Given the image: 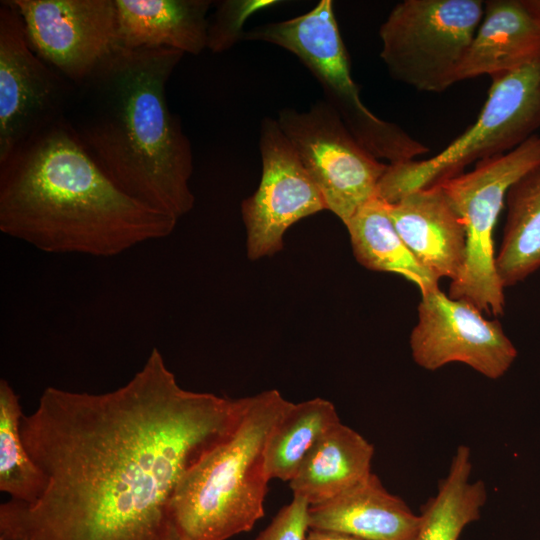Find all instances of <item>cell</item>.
<instances>
[{"mask_svg":"<svg viewBox=\"0 0 540 540\" xmlns=\"http://www.w3.org/2000/svg\"><path fill=\"white\" fill-rule=\"evenodd\" d=\"M491 78L476 121L434 156L389 164L376 197L394 203L461 174L475 161L505 154L535 135L540 128V56Z\"/></svg>","mask_w":540,"mask_h":540,"instance_id":"5b68a950","label":"cell"},{"mask_svg":"<svg viewBox=\"0 0 540 540\" xmlns=\"http://www.w3.org/2000/svg\"><path fill=\"white\" fill-rule=\"evenodd\" d=\"M243 39L274 44L296 55L319 81L326 102L349 132L377 159L395 164L429 152L397 124L380 119L363 104L331 0H321L300 16L255 27L243 33Z\"/></svg>","mask_w":540,"mask_h":540,"instance_id":"8992f818","label":"cell"},{"mask_svg":"<svg viewBox=\"0 0 540 540\" xmlns=\"http://www.w3.org/2000/svg\"><path fill=\"white\" fill-rule=\"evenodd\" d=\"M484 15L481 0H405L380 26V57L390 76L441 93L457 76Z\"/></svg>","mask_w":540,"mask_h":540,"instance_id":"ba28073f","label":"cell"},{"mask_svg":"<svg viewBox=\"0 0 540 540\" xmlns=\"http://www.w3.org/2000/svg\"><path fill=\"white\" fill-rule=\"evenodd\" d=\"M277 122L322 193L327 210L344 224L376 197L389 164L368 152L326 101L304 112L284 108Z\"/></svg>","mask_w":540,"mask_h":540,"instance_id":"9c48e42d","label":"cell"},{"mask_svg":"<svg viewBox=\"0 0 540 540\" xmlns=\"http://www.w3.org/2000/svg\"><path fill=\"white\" fill-rule=\"evenodd\" d=\"M472 467L470 448L458 446L436 494L421 508L415 540H458L467 525L480 519L487 488L482 480H471Z\"/></svg>","mask_w":540,"mask_h":540,"instance_id":"44dd1931","label":"cell"},{"mask_svg":"<svg viewBox=\"0 0 540 540\" xmlns=\"http://www.w3.org/2000/svg\"><path fill=\"white\" fill-rule=\"evenodd\" d=\"M0 540H17V539H11V538L0 536Z\"/></svg>","mask_w":540,"mask_h":540,"instance_id":"4316f807","label":"cell"},{"mask_svg":"<svg viewBox=\"0 0 540 540\" xmlns=\"http://www.w3.org/2000/svg\"><path fill=\"white\" fill-rule=\"evenodd\" d=\"M504 231L495 266L504 288L540 268V164L508 190Z\"/></svg>","mask_w":540,"mask_h":540,"instance_id":"d6986e66","label":"cell"},{"mask_svg":"<svg viewBox=\"0 0 540 540\" xmlns=\"http://www.w3.org/2000/svg\"><path fill=\"white\" fill-rule=\"evenodd\" d=\"M31 49L74 84L119 46L115 0H11Z\"/></svg>","mask_w":540,"mask_h":540,"instance_id":"7c38bea8","label":"cell"},{"mask_svg":"<svg viewBox=\"0 0 540 540\" xmlns=\"http://www.w3.org/2000/svg\"><path fill=\"white\" fill-rule=\"evenodd\" d=\"M310 529L364 540H415L420 515L390 493L373 472L334 498L310 506Z\"/></svg>","mask_w":540,"mask_h":540,"instance_id":"2e32d148","label":"cell"},{"mask_svg":"<svg viewBox=\"0 0 540 540\" xmlns=\"http://www.w3.org/2000/svg\"><path fill=\"white\" fill-rule=\"evenodd\" d=\"M276 3L275 1H223L209 21L208 47L213 52H222L231 47L241 33L244 18L252 11L264 6Z\"/></svg>","mask_w":540,"mask_h":540,"instance_id":"cb8c5ba5","label":"cell"},{"mask_svg":"<svg viewBox=\"0 0 540 540\" xmlns=\"http://www.w3.org/2000/svg\"><path fill=\"white\" fill-rule=\"evenodd\" d=\"M540 56V0H489L457 80L494 76Z\"/></svg>","mask_w":540,"mask_h":540,"instance_id":"9a60e30c","label":"cell"},{"mask_svg":"<svg viewBox=\"0 0 540 540\" xmlns=\"http://www.w3.org/2000/svg\"><path fill=\"white\" fill-rule=\"evenodd\" d=\"M291 404L277 390L246 397L235 429L182 477L171 502L178 540H228L264 516L269 434Z\"/></svg>","mask_w":540,"mask_h":540,"instance_id":"277c9868","label":"cell"},{"mask_svg":"<svg viewBox=\"0 0 540 540\" xmlns=\"http://www.w3.org/2000/svg\"><path fill=\"white\" fill-rule=\"evenodd\" d=\"M310 504L299 496L282 507L255 540H307L310 530Z\"/></svg>","mask_w":540,"mask_h":540,"instance_id":"d4e9b609","label":"cell"},{"mask_svg":"<svg viewBox=\"0 0 540 540\" xmlns=\"http://www.w3.org/2000/svg\"><path fill=\"white\" fill-rule=\"evenodd\" d=\"M183 55L171 48L119 47L75 84L63 117L119 189L177 220L195 202L191 144L166 99Z\"/></svg>","mask_w":540,"mask_h":540,"instance_id":"7a4b0ae2","label":"cell"},{"mask_svg":"<svg viewBox=\"0 0 540 540\" xmlns=\"http://www.w3.org/2000/svg\"><path fill=\"white\" fill-rule=\"evenodd\" d=\"M75 84L30 47L11 0L0 2V162L63 119Z\"/></svg>","mask_w":540,"mask_h":540,"instance_id":"30bf717a","label":"cell"},{"mask_svg":"<svg viewBox=\"0 0 540 540\" xmlns=\"http://www.w3.org/2000/svg\"><path fill=\"white\" fill-rule=\"evenodd\" d=\"M259 148L261 180L255 193L242 203L251 260L279 252L291 225L327 209L322 193L277 120H263Z\"/></svg>","mask_w":540,"mask_h":540,"instance_id":"4fadbf2b","label":"cell"},{"mask_svg":"<svg viewBox=\"0 0 540 540\" xmlns=\"http://www.w3.org/2000/svg\"><path fill=\"white\" fill-rule=\"evenodd\" d=\"M23 416L18 395L7 380H0V490L11 499L34 503L45 487L41 469L29 455L20 424Z\"/></svg>","mask_w":540,"mask_h":540,"instance_id":"603a6c76","label":"cell"},{"mask_svg":"<svg viewBox=\"0 0 540 540\" xmlns=\"http://www.w3.org/2000/svg\"><path fill=\"white\" fill-rule=\"evenodd\" d=\"M307 540H364V539L357 538V537L343 534V533H338V532L310 529L307 536Z\"/></svg>","mask_w":540,"mask_h":540,"instance_id":"484cf974","label":"cell"},{"mask_svg":"<svg viewBox=\"0 0 540 540\" xmlns=\"http://www.w3.org/2000/svg\"><path fill=\"white\" fill-rule=\"evenodd\" d=\"M540 164V136L517 148L477 162L474 169L442 182L466 236L465 260L448 296L465 300L495 317L505 309L504 287L495 266L493 231L509 188Z\"/></svg>","mask_w":540,"mask_h":540,"instance_id":"52a82bcc","label":"cell"},{"mask_svg":"<svg viewBox=\"0 0 540 540\" xmlns=\"http://www.w3.org/2000/svg\"><path fill=\"white\" fill-rule=\"evenodd\" d=\"M119 46L171 48L200 54L208 47L209 0H115Z\"/></svg>","mask_w":540,"mask_h":540,"instance_id":"e0dca14e","label":"cell"},{"mask_svg":"<svg viewBox=\"0 0 540 540\" xmlns=\"http://www.w3.org/2000/svg\"><path fill=\"white\" fill-rule=\"evenodd\" d=\"M177 221L119 189L63 119L0 162V231L41 251L112 257Z\"/></svg>","mask_w":540,"mask_h":540,"instance_id":"3957f363","label":"cell"},{"mask_svg":"<svg viewBox=\"0 0 540 540\" xmlns=\"http://www.w3.org/2000/svg\"><path fill=\"white\" fill-rule=\"evenodd\" d=\"M374 447L360 433L338 422L311 448L289 481L293 496L310 506L326 502L372 473Z\"/></svg>","mask_w":540,"mask_h":540,"instance_id":"ac0fdd59","label":"cell"},{"mask_svg":"<svg viewBox=\"0 0 540 540\" xmlns=\"http://www.w3.org/2000/svg\"><path fill=\"white\" fill-rule=\"evenodd\" d=\"M410 348L414 362L423 369L434 371L459 362L492 380L502 377L517 357L497 319L484 318L476 306L452 299L439 287L421 294Z\"/></svg>","mask_w":540,"mask_h":540,"instance_id":"8fae6325","label":"cell"},{"mask_svg":"<svg viewBox=\"0 0 540 540\" xmlns=\"http://www.w3.org/2000/svg\"><path fill=\"white\" fill-rule=\"evenodd\" d=\"M345 226L355 258L367 269L399 274L421 294L439 287V279L418 262L399 236L383 200L371 199Z\"/></svg>","mask_w":540,"mask_h":540,"instance_id":"ffe728a7","label":"cell"},{"mask_svg":"<svg viewBox=\"0 0 540 540\" xmlns=\"http://www.w3.org/2000/svg\"><path fill=\"white\" fill-rule=\"evenodd\" d=\"M338 422L335 406L326 399L291 402L266 442L265 469L269 480L289 482L311 448Z\"/></svg>","mask_w":540,"mask_h":540,"instance_id":"7402d4cb","label":"cell"},{"mask_svg":"<svg viewBox=\"0 0 540 540\" xmlns=\"http://www.w3.org/2000/svg\"><path fill=\"white\" fill-rule=\"evenodd\" d=\"M386 205L396 231L418 262L439 280L456 279L465 260V228L442 186L413 191Z\"/></svg>","mask_w":540,"mask_h":540,"instance_id":"5bb4252c","label":"cell"},{"mask_svg":"<svg viewBox=\"0 0 540 540\" xmlns=\"http://www.w3.org/2000/svg\"><path fill=\"white\" fill-rule=\"evenodd\" d=\"M245 405L246 397L182 388L157 348L113 391L47 387L20 424L45 487L32 504H1L0 536L178 540L171 515L176 488L235 429Z\"/></svg>","mask_w":540,"mask_h":540,"instance_id":"6da1fadb","label":"cell"}]
</instances>
